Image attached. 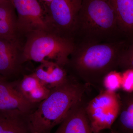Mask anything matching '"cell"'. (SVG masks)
I'll return each instance as SVG.
<instances>
[{
    "label": "cell",
    "instance_id": "ac0fdd59",
    "mask_svg": "<svg viewBox=\"0 0 133 133\" xmlns=\"http://www.w3.org/2000/svg\"><path fill=\"white\" fill-rule=\"evenodd\" d=\"M118 68L124 70L133 69V43L127 47L122 53L119 59Z\"/></svg>",
    "mask_w": 133,
    "mask_h": 133
},
{
    "label": "cell",
    "instance_id": "30bf717a",
    "mask_svg": "<svg viewBox=\"0 0 133 133\" xmlns=\"http://www.w3.org/2000/svg\"><path fill=\"white\" fill-rule=\"evenodd\" d=\"M84 98L74 105L54 133H93L86 114Z\"/></svg>",
    "mask_w": 133,
    "mask_h": 133
},
{
    "label": "cell",
    "instance_id": "2e32d148",
    "mask_svg": "<svg viewBox=\"0 0 133 133\" xmlns=\"http://www.w3.org/2000/svg\"><path fill=\"white\" fill-rule=\"evenodd\" d=\"M122 33L133 34V0H109Z\"/></svg>",
    "mask_w": 133,
    "mask_h": 133
},
{
    "label": "cell",
    "instance_id": "8fae6325",
    "mask_svg": "<svg viewBox=\"0 0 133 133\" xmlns=\"http://www.w3.org/2000/svg\"><path fill=\"white\" fill-rule=\"evenodd\" d=\"M14 82L23 97L34 104L37 105L46 98L50 91L33 73L24 75L21 80Z\"/></svg>",
    "mask_w": 133,
    "mask_h": 133
},
{
    "label": "cell",
    "instance_id": "d6986e66",
    "mask_svg": "<svg viewBox=\"0 0 133 133\" xmlns=\"http://www.w3.org/2000/svg\"><path fill=\"white\" fill-rule=\"evenodd\" d=\"M121 89L124 92H133V69H127L122 72Z\"/></svg>",
    "mask_w": 133,
    "mask_h": 133
},
{
    "label": "cell",
    "instance_id": "7c38bea8",
    "mask_svg": "<svg viewBox=\"0 0 133 133\" xmlns=\"http://www.w3.org/2000/svg\"><path fill=\"white\" fill-rule=\"evenodd\" d=\"M32 73L50 90L64 83L69 75L65 67L53 62L41 63Z\"/></svg>",
    "mask_w": 133,
    "mask_h": 133
},
{
    "label": "cell",
    "instance_id": "52a82bcc",
    "mask_svg": "<svg viewBox=\"0 0 133 133\" xmlns=\"http://www.w3.org/2000/svg\"><path fill=\"white\" fill-rule=\"evenodd\" d=\"M17 16L19 35L37 31H49L44 9L38 0H10Z\"/></svg>",
    "mask_w": 133,
    "mask_h": 133
},
{
    "label": "cell",
    "instance_id": "ba28073f",
    "mask_svg": "<svg viewBox=\"0 0 133 133\" xmlns=\"http://www.w3.org/2000/svg\"><path fill=\"white\" fill-rule=\"evenodd\" d=\"M23 45L19 38H0V75L6 79L21 72Z\"/></svg>",
    "mask_w": 133,
    "mask_h": 133
},
{
    "label": "cell",
    "instance_id": "6da1fadb",
    "mask_svg": "<svg viewBox=\"0 0 133 133\" xmlns=\"http://www.w3.org/2000/svg\"><path fill=\"white\" fill-rule=\"evenodd\" d=\"M127 47L124 41L111 42L75 43L74 51L65 68L87 86L104 90L106 75L118 68L119 59Z\"/></svg>",
    "mask_w": 133,
    "mask_h": 133
},
{
    "label": "cell",
    "instance_id": "4fadbf2b",
    "mask_svg": "<svg viewBox=\"0 0 133 133\" xmlns=\"http://www.w3.org/2000/svg\"><path fill=\"white\" fill-rule=\"evenodd\" d=\"M0 38H19L16 12L10 0L0 1Z\"/></svg>",
    "mask_w": 133,
    "mask_h": 133
},
{
    "label": "cell",
    "instance_id": "9a60e30c",
    "mask_svg": "<svg viewBox=\"0 0 133 133\" xmlns=\"http://www.w3.org/2000/svg\"><path fill=\"white\" fill-rule=\"evenodd\" d=\"M119 95L120 110L111 129L121 133H133V92H123Z\"/></svg>",
    "mask_w": 133,
    "mask_h": 133
},
{
    "label": "cell",
    "instance_id": "8992f818",
    "mask_svg": "<svg viewBox=\"0 0 133 133\" xmlns=\"http://www.w3.org/2000/svg\"><path fill=\"white\" fill-rule=\"evenodd\" d=\"M82 0H52L43 7L49 31L74 39V30Z\"/></svg>",
    "mask_w": 133,
    "mask_h": 133
},
{
    "label": "cell",
    "instance_id": "603a6c76",
    "mask_svg": "<svg viewBox=\"0 0 133 133\" xmlns=\"http://www.w3.org/2000/svg\"><path fill=\"white\" fill-rule=\"evenodd\" d=\"M2 1V0H0V1Z\"/></svg>",
    "mask_w": 133,
    "mask_h": 133
},
{
    "label": "cell",
    "instance_id": "ffe728a7",
    "mask_svg": "<svg viewBox=\"0 0 133 133\" xmlns=\"http://www.w3.org/2000/svg\"><path fill=\"white\" fill-rule=\"evenodd\" d=\"M38 1L41 3L43 7H44L48 5L52 1V0H38Z\"/></svg>",
    "mask_w": 133,
    "mask_h": 133
},
{
    "label": "cell",
    "instance_id": "e0dca14e",
    "mask_svg": "<svg viewBox=\"0 0 133 133\" xmlns=\"http://www.w3.org/2000/svg\"><path fill=\"white\" fill-rule=\"evenodd\" d=\"M122 72L116 70L112 71L105 76L102 81L104 90L116 92L121 89Z\"/></svg>",
    "mask_w": 133,
    "mask_h": 133
},
{
    "label": "cell",
    "instance_id": "7402d4cb",
    "mask_svg": "<svg viewBox=\"0 0 133 133\" xmlns=\"http://www.w3.org/2000/svg\"><path fill=\"white\" fill-rule=\"evenodd\" d=\"M4 79H6L5 78V77H3L1 75H0V81L1 80H4Z\"/></svg>",
    "mask_w": 133,
    "mask_h": 133
},
{
    "label": "cell",
    "instance_id": "277c9868",
    "mask_svg": "<svg viewBox=\"0 0 133 133\" xmlns=\"http://www.w3.org/2000/svg\"><path fill=\"white\" fill-rule=\"evenodd\" d=\"M26 37L23 49L24 63L53 62L65 68L75 48L74 40L45 30L34 31Z\"/></svg>",
    "mask_w": 133,
    "mask_h": 133
},
{
    "label": "cell",
    "instance_id": "44dd1931",
    "mask_svg": "<svg viewBox=\"0 0 133 133\" xmlns=\"http://www.w3.org/2000/svg\"><path fill=\"white\" fill-rule=\"evenodd\" d=\"M111 133H121L116 131V130H114V129H111Z\"/></svg>",
    "mask_w": 133,
    "mask_h": 133
},
{
    "label": "cell",
    "instance_id": "9c48e42d",
    "mask_svg": "<svg viewBox=\"0 0 133 133\" xmlns=\"http://www.w3.org/2000/svg\"><path fill=\"white\" fill-rule=\"evenodd\" d=\"M37 105L28 101L19 91L15 82L0 81V110H16L29 114Z\"/></svg>",
    "mask_w": 133,
    "mask_h": 133
},
{
    "label": "cell",
    "instance_id": "7a4b0ae2",
    "mask_svg": "<svg viewBox=\"0 0 133 133\" xmlns=\"http://www.w3.org/2000/svg\"><path fill=\"white\" fill-rule=\"evenodd\" d=\"M88 87L69 74L64 83L51 89L48 97L27 115L30 133H51L74 105L84 98Z\"/></svg>",
    "mask_w": 133,
    "mask_h": 133
},
{
    "label": "cell",
    "instance_id": "3957f363",
    "mask_svg": "<svg viewBox=\"0 0 133 133\" xmlns=\"http://www.w3.org/2000/svg\"><path fill=\"white\" fill-rule=\"evenodd\" d=\"M120 30L109 0H82L74 34V42H111L118 39Z\"/></svg>",
    "mask_w": 133,
    "mask_h": 133
},
{
    "label": "cell",
    "instance_id": "5b68a950",
    "mask_svg": "<svg viewBox=\"0 0 133 133\" xmlns=\"http://www.w3.org/2000/svg\"><path fill=\"white\" fill-rule=\"evenodd\" d=\"M121 108L119 94L103 90L87 102L86 114L93 133L111 130L118 118Z\"/></svg>",
    "mask_w": 133,
    "mask_h": 133
},
{
    "label": "cell",
    "instance_id": "5bb4252c",
    "mask_svg": "<svg viewBox=\"0 0 133 133\" xmlns=\"http://www.w3.org/2000/svg\"><path fill=\"white\" fill-rule=\"evenodd\" d=\"M28 115L18 110H0V133H31Z\"/></svg>",
    "mask_w": 133,
    "mask_h": 133
}]
</instances>
